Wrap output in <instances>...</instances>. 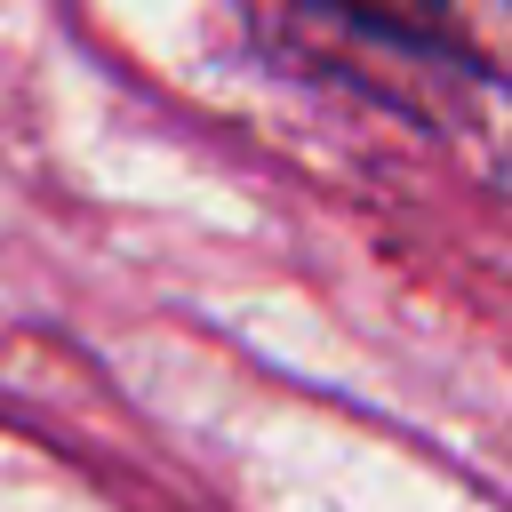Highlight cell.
<instances>
[{
	"label": "cell",
	"mask_w": 512,
	"mask_h": 512,
	"mask_svg": "<svg viewBox=\"0 0 512 512\" xmlns=\"http://www.w3.org/2000/svg\"><path fill=\"white\" fill-rule=\"evenodd\" d=\"M352 24L400 40L408 56H432L464 80H504L512 72V0H328Z\"/></svg>",
	"instance_id": "6da1fadb"
}]
</instances>
